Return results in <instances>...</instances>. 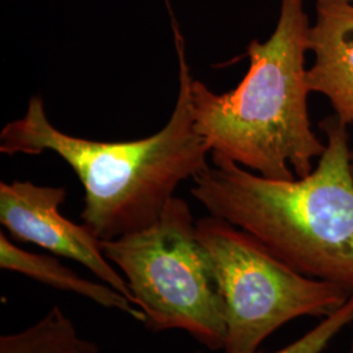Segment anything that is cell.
<instances>
[{
  "mask_svg": "<svg viewBox=\"0 0 353 353\" xmlns=\"http://www.w3.org/2000/svg\"><path fill=\"white\" fill-rule=\"evenodd\" d=\"M178 61V96L168 123L148 138L96 141L52 126L39 96L21 118L0 132V152H52L75 172L84 188L81 220L101 241L114 240L153 225L176 188L210 164L205 141L196 131L191 108V70L185 39L173 20Z\"/></svg>",
  "mask_w": 353,
  "mask_h": 353,
  "instance_id": "obj_1",
  "label": "cell"
},
{
  "mask_svg": "<svg viewBox=\"0 0 353 353\" xmlns=\"http://www.w3.org/2000/svg\"><path fill=\"white\" fill-rule=\"evenodd\" d=\"M326 150L303 178L271 179L233 163L210 165L191 195L207 212L239 228L309 278L353 294V179L347 126L321 123Z\"/></svg>",
  "mask_w": 353,
  "mask_h": 353,
  "instance_id": "obj_2",
  "label": "cell"
},
{
  "mask_svg": "<svg viewBox=\"0 0 353 353\" xmlns=\"http://www.w3.org/2000/svg\"><path fill=\"white\" fill-rule=\"evenodd\" d=\"M309 29L303 0H281L272 34L248 46L250 67L237 88L219 94L192 77L194 122L214 164L287 181L313 172L326 143L312 130L307 109Z\"/></svg>",
  "mask_w": 353,
  "mask_h": 353,
  "instance_id": "obj_3",
  "label": "cell"
},
{
  "mask_svg": "<svg viewBox=\"0 0 353 353\" xmlns=\"http://www.w3.org/2000/svg\"><path fill=\"white\" fill-rule=\"evenodd\" d=\"M101 245L126 279L145 327L152 332L182 330L210 351L224 350L223 299L186 201L174 196L151 227Z\"/></svg>",
  "mask_w": 353,
  "mask_h": 353,
  "instance_id": "obj_4",
  "label": "cell"
},
{
  "mask_svg": "<svg viewBox=\"0 0 353 353\" xmlns=\"http://www.w3.org/2000/svg\"><path fill=\"white\" fill-rule=\"evenodd\" d=\"M196 230L223 299L225 353L256 352L285 323L300 316L325 318L351 297L334 283L293 270L250 234L219 217L196 220Z\"/></svg>",
  "mask_w": 353,
  "mask_h": 353,
  "instance_id": "obj_5",
  "label": "cell"
},
{
  "mask_svg": "<svg viewBox=\"0 0 353 353\" xmlns=\"http://www.w3.org/2000/svg\"><path fill=\"white\" fill-rule=\"evenodd\" d=\"M65 198L62 186H41L30 181L1 182L0 223L14 240L75 261L132 301L126 279L103 254L101 240L85 224H75L61 214Z\"/></svg>",
  "mask_w": 353,
  "mask_h": 353,
  "instance_id": "obj_6",
  "label": "cell"
},
{
  "mask_svg": "<svg viewBox=\"0 0 353 353\" xmlns=\"http://www.w3.org/2000/svg\"><path fill=\"white\" fill-rule=\"evenodd\" d=\"M309 51L314 54L306 72L310 92L323 94L341 122L353 125L352 0H316Z\"/></svg>",
  "mask_w": 353,
  "mask_h": 353,
  "instance_id": "obj_7",
  "label": "cell"
},
{
  "mask_svg": "<svg viewBox=\"0 0 353 353\" xmlns=\"http://www.w3.org/2000/svg\"><path fill=\"white\" fill-rule=\"evenodd\" d=\"M0 267L52 288L75 293L105 309L125 313L141 323L145 321L144 313L119 290L103 281L81 278L52 255L36 254L19 248L3 232L0 233Z\"/></svg>",
  "mask_w": 353,
  "mask_h": 353,
  "instance_id": "obj_8",
  "label": "cell"
},
{
  "mask_svg": "<svg viewBox=\"0 0 353 353\" xmlns=\"http://www.w3.org/2000/svg\"><path fill=\"white\" fill-rule=\"evenodd\" d=\"M0 353H100L94 341L81 336L59 305L37 322L0 336Z\"/></svg>",
  "mask_w": 353,
  "mask_h": 353,
  "instance_id": "obj_9",
  "label": "cell"
},
{
  "mask_svg": "<svg viewBox=\"0 0 353 353\" xmlns=\"http://www.w3.org/2000/svg\"><path fill=\"white\" fill-rule=\"evenodd\" d=\"M351 322H353V294L341 307L330 316L322 318L318 325L305 332L301 338L281 350L270 353H325L330 343ZM252 353L262 352L256 351Z\"/></svg>",
  "mask_w": 353,
  "mask_h": 353,
  "instance_id": "obj_10",
  "label": "cell"
},
{
  "mask_svg": "<svg viewBox=\"0 0 353 353\" xmlns=\"http://www.w3.org/2000/svg\"><path fill=\"white\" fill-rule=\"evenodd\" d=\"M350 172H351V176L353 179V150L350 152Z\"/></svg>",
  "mask_w": 353,
  "mask_h": 353,
  "instance_id": "obj_11",
  "label": "cell"
},
{
  "mask_svg": "<svg viewBox=\"0 0 353 353\" xmlns=\"http://www.w3.org/2000/svg\"><path fill=\"white\" fill-rule=\"evenodd\" d=\"M350 353H353V341L352 344H351V350H350Z\"/></svg>",
  "mask_w": 353,
  "mask_h": 353,
  "instance_id": "obj_12",
  "label": "cell"
}]
</instances>
